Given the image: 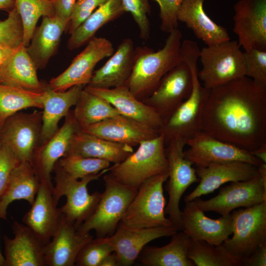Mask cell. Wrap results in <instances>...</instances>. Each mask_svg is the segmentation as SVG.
Returning <instances> with one entry per match:
<instances>
[{
  "mask_svg": "<svg viewBox=\"0 0 266 266\" xmlns=\"http://www.w3.org/2000/svg\"><path fill=\"white\" fill-rule=\"evenodd\" d=\"M202 131L250 152L266 143V89L245 76L210 89Z\"/></svg>",
  "mask_w": 266,
  "mask_h": 266,
  "instance_id": "cell-1",
  "label": "cell"
},
{
  "mask_svg": "<svg viewBox=\"0 0 266 266\" xmlns=\"http://www.w3.org/2000/svg\"><path fill=\"white\" fill-rule=\"evenodd\" d=\"M200 49L197 43L186 39L181 42V59L188 65L192 75L193 87L190 96L165 121L160 130L165 145L171 139L186 140L202 131V114L210 90L201 84L198 77L197 62Z\"/></svg>",
  "mask_w": 266,
  "mask_h": 266,
  "instance_id": "cell-2",
  "label": "cell"
},
{
  "mask_svg": "<svg viewBox=\"0 0 266 266\" xmlns=\"http://www.w3.org/2000/svg\"><path fill=\"white\" fill-rule=\"evenodd\" d=\"M182 34L177 28L169 33L163 47L155 52L147 46L135 48L133 66L126 86L143 101L155 90L163 76L182 61Z\"/></svg>",
  "mask_w": 266,
  "mask_h": 266,
  "instance_id": "cell-3",
  "label": "cell"
},
{
  "mask_svg": "<svg viewBox=\"0 0 266 266\" xmlns=\"http://www.w3.org/2000/svg\"><path fill=\"white\" fill-rule=\"evenodd\" d=\"M125 160L109 168L118 182L137 189L148 178L168 170L164 135L142 141Z\"/></svg>",
  "mask_w": 266,
  "mask_h": 266,
  "instance_id": "cell-4",
  "label": "cell"
},
{
  "mask_svg": "<svg viewBox=\"0 0 266 266\" xmlns=\"http://www.w3.org/2000/svg\"><path fill=\"white\" fill-rule=\"evenodd\" d=\"M103 179L104 190L95 210L77 228L82 233L94 230L97 238L108 237L114 233L137 191L120 183L110 173Z\"/></svg>",
  "mask_w": 266,
  "mask_h": 266,
  "instance_id": "cell-5",
  "label": "cell"
},
{
  "mask_svg": "<svg viewBox=\"0 0 266 266\" xmlns=\"http://www.w3.org/2000/svg\"><path fill=\"white\" fill-rule=\"evenodd\" d=\"M168 177L167 170L145 181L137 189L120 224L132 228L172 226L165 213L163 185Z\"/></svg>",
  "mask_w": 266,
  "mask_h": 266,
  "instance_id": "cell-6",
  "label": "cell"
},
{
  "mask_svg": "<svg viewBox=\"0 0 266 266\" xmlns=\"http://www.w3.org/2000/svg\"><path fill=\"white\" fill-rule=\"evenodd\" d=\"M199 59L202 67L198 71V77L207 89L246 76L244 54L235 40L203 47L200 50Z\"/></svg>",
  "mask_w": 266,
  "mask_h": 266,
  "instance_id": "cell-7",
  "label": "cell"
},
{
  "mask_svg": "<svg viewBox=\"0 0 266 266\" xmlns=\"http://www.w3.org/2000/svg\"><path fill=\"white\" fill-rule=\"evenodd\" d=\"M109 168L79 180L55 165L53 171L55 174V186L52 191L54 200L58 203L62 197H66V203L60 209L66 220L77 228L93 214L101 195L99 192L90 194L88 184L108 172Z\"/></svg>",
  "mask_w": 266,
  "mask_h": 266,
  "instance_id": "cell-8",
  "label": "cell"
},
{
  "mask_svg": "<svg viewBox=\"0 0 266 266\" xmlns=\"http://www.w3.org/2000/svg\"><path fill=\"white\" fill-rule=\"evenodd\" d=\"M186 143L187 140L177 137L170 140L165 147L168 172L166 187L168 201L165 213L168 216L172 226L178 231H182L181 211L179 207L181 199L189 187L200 180L193 165L184 156V148Z\"/></svg>",
  "mask_w": 266,
  "mask_h": 266,
  "instance_id": "cell-9",
  "label": "cell"
},
{
  "mask_svg": "<svg viewBox=\"0 0 266 266\" xmlns=\"http://www.w3.org/2000/svg\"><path fill=\"white\" fill-rule=\"evenodd\" d=\"M232 233L223 245L238 261L249 256L266 242V200L233 210L231 213Z\"/></svg>",
  "mask_w": 266,
  "mask_h": 266,
  "instance_id": "cell-10",
  "label": "cell"
},
{
  "mask_svg": "<svg viewBox=\"0 0 266 266\" xmlns=\"http://www.w3.org/2000/svg\"><path fill=\"white\" fill-rule=\"evenodd\" d=\"M266 200V183L258 173L253 178L243 181L232 182L221 188L217 195L203 200L197 198L190 201L204 212L213 211L227 216L236 208L248 207Z\"/></svg>",
  "mask_w": 266,
  "mask_h": 266,
  "instance_id": "cell-11",
  "label": "cell"
},
{
  "mask_svg": "<svg viewBox=\"0 0 266 266\" xmlns=\"http://www.w3.org/2000/svg\"><path fill=\"white\" fill-rule=\"evenodd\" d=\"M42 125V111L15 113L0 128V142L7 146L20 162L30 163L40 144Z\"/></svg>",
  "mask_w": 266,
  "mask_h": 266,
  "instance_id": "cell-12",
  "label": "cell"
},
{
  "mask_svg": "<svg viewBox=\"0 0 266 266\" xmlns=\"http://www.w3.org/2000/svg\"><path fill=\"white\" fill-rule=\"evenodd\" d=\"M186 145L189 148L184 151V156L196 167L236 161L257 166L263 163L250 152L220 140L202 131L188 139Z\"/></svg>",
  "mask_w": 266,
  "mask_h": 266,
  "instance_id": "cell-13",
  "label": "cell"
},
{
  "mask_svg": "<svg viewBox=\"0 0 266 266\" xmlns=\"http://www.w3.org/2000/svg\"><path fill=\"white\" fill-rule=\"evenodd\" d=\"M87 43L64 71L50 80L48 85L53 90L63 92L75 85L86 86L96 65L114 52L112 43L104 37L95 36Z\"/></svg>",
  "mask_w": 266,
  "mask_h": 266,
  "instance_id": "cell-14",
  "label": "cell"
},
{
  "mask_svg": "<svg viewBox=\"0 0 266 266\" xmlns=\"http://www.w3.org/2000/svg\"><path fill=\"white\" fill-rule=\"evenodd\" d=\"M192 87L191 70L182 60L163 76L155 90L143 102L154 109L165 121L188 98Z\"/></svg>",
  "mask_w": 266,
  "mask_h": 266,
  "instance_id": "cell-15",
  "label": "cell"
},
{
  "mask_svg": "<svg viewBox=\"0 0 266 266\" xmlns=\"http://www.w3.org/2000/svg\"><path fill=\"white\" fill-rule=\"evenodd\" d=\"M233 32L245 51H266V0H238L233 6Z\"/></svg>",
  "mask_w": 266,
  "mask_h": 266,
  "instance_id": "cell-16",
  "label": "cell"
},
{
  "mask_svg": "<svg viewBox=\"0 0 266 266\" xmlns=\"http://www.w3.org/2000/svg\"><path fill=\"white\" fill-rule=\"evenodd\" d=\"M70 110L62 126L47 140L35 149L31 165L39 181L53 187L51 173L57 161L66 156L73 135L80 131Z\"/></svg>",
  "mask_w": 266,
  "mask_h": 266,
  "instance_id": "cell-17",
  "label": "cell"
},
{
  "mask_svg": "<svg viewBox=\"0 0 266 266\" xmlns=\"http://www.w3.org/2000/svg\"><path fill=\"white\" fill-rule=\"evenodd\" d=\"M177 232L172 226L132 228L119 224L113 234L98 238L111 245L119 266H130L148 243L160 237L171 236Z\"/></svg>",
  "mask_w": 266,
  "mask_h": 266,
  "instance_id": "cell-18",
  "label": "cell"
},
{
  "mask_svg": "<svg viewBox=\"0 0 266 266\" xmlns=\"http://www.w3.org/2000/svg\"><path fill=\"white\" fill-rule=\"evenodd\" d=\"M195 169L200 179L199 184L185 197V202L211 193L227 182L247 181L258 173L257 166L236 161L212 164L205 167L197 166Z\"/></svg>",
  "mask_w": 266,
  "mask_h": 266,
  "instance_id": "cell-19",
  "label": "cell"
},
{
  "mask_svg": "<svg viewBox=\"0 0 266 266\" xmlns=\"http://www.w3.org/2000/svg\"><path fill=\"white\" fill-rule=\"evenodd\" d=\"M52 187L41 182L31 207L22 218V222L44 244L48 243L57 232L63 214L55 201Z\"/></svg>",
  "mask_w": 266,
  "mask_h": 266,
  "instance_id": "cell-20",
  "label": "cell"
},
{
  "mask_svg": "<svg viewBox=\"0 0 266 266\" xmlns=\"http://www.w3.org/2000/svg\"><path fill=\"white\" fill-rule=\"evenodd\" d=\"M204 212L190 202H185L181 211L182 231L191 239L216 246L222 244L233 233L231 213L213 219Z\"/></svg>",
  "mask_w": 266,
  "mask_h": 266,
  "instance_id": "cell-21",
  "label": "cell"
},
{
  "mask_svg": "<svg viewBox=\"0 0 266 266\" xmlns=\"http://www.w3.org/2000/svg\"><path fill=\"white\" fill-rule=\"evenodd\" d=\"M100 138L132 146L156 137L160 131L122 115L107 118L81 130Z\"/></svg>",
  "mask_w": 266,
  "mask_h": 266,
  "instance_id": "cell-22",
  "label": "cell"
},
{
  "mask_svg": "<svg viewBox=\"0 0 266 266\" xmlns=\"http://www.w3.org/2000/svg\"><path fill=\"white\" fill-rule=\"evenodd\" d=\"M93 239L89 233H82L63 217L51 240L44 246L46 266H73L82 248Z\"/></svg>",
  "mask_w": 266,
  "mask_h": 266,
  "instance_id": "cell-23",
  "label": "cell"
},
{
  "mask_svg": "<svg viewBox=\"0 0 266 266\" xmlns=\"http://www.w3.org/2000/svg\"><path fill=\"white\" fill-rule=\"evenodd\" d=\"M84 89L106 100L121 115L160 131L164 122L162 118L154 109L137 99L126 85L112 88L86 85Z\"/></svg>",
  "mask_w": 266,
  "mask_h": 266,
  "instance_id": "cell-24",
  "label": "cell"
},
{
  "mask_svg": "<svg viewBox=\"0 0 266 266\" xmlns=\"http://www.w3.org/2000/svg\"><path fill=\"white\" fill-rule=\"evenodd\" d=\"M14 236H3L4 266H46L44 246L25 224L14 221Z\"/></svg>",
  "mask_w": 266,
  "mask_h": 266,
  "instance_id": "cell-25",
  "label": "cell"
},
{
  "mask_svg": "<svg viewBox=\"0 0 266 266\" xmlns=\"http://www.w3.org/2000/svg\"><path fill=\"white\" fill-rule=\"evenodd\" d=\"M135 48L130 38L124 39L105 64L93 72L87 86L112 88L126 85L134 65Z\"/></svg>",
  "mask_w": 266,
  "mask_h": 266,
  "instance_id": "cell-26",
  "label": "cell"
},
{
  "mask_svg": "<svg viewBox=\"0 0 266 266\" xmlns=\"http://www.w3.org/2000/svg\"><path fill=\"white\" fill-rule=\"evenodd\" d=\"M37 67L24 45L15 50L0 66V84L42 92L48 84L38 79Z\"/></svg>",
  "mask_w": 266,
  "mask_h": 266,
  "instance_id": "cell-27",
  "label": "cell"
},
{
  "mask_svg": "<svg viewBox=\"0 0 266 266\" xmlns=\"http://www.w3.org/2000/svg\"><path fill=\"white\" fill-rule=\"evenodd\" d=\"M133 151L132 146L112 142L80 130L73 135L66 156L97 158L116 164L123 161Z\"/></svg>",
  "mask_w": 266,
  "mask_h": 266,
  "instance_id": "cell-28",
  "label": "cell"
},
{
  "mask_svg": "<svg viewBox=\"0 0 266 266\" xmlns=\"http://www.w3.org/2000/svg\"><path fill=\"white\" fill-rule=\"evenodd\" d=\"M68 22L55 15L42 17L36 27L27 51L37 69L44 68L56 52L63 32Z\"/></svg>",
  "mask_w": 266,
  "mask_h": 266,
  "instance_id": "cell-29",
  "label": "cell"
},
{
  "mask_svg": "<svg viewBox=\"0 0 266 266\" xmlns=\"http://www.w3.org/2000/svg\"><path fill=\"white\" fill-rule=\"evenodd\" d=\"M204 0H183L177 13L178 22L184 23L207 46L230 40L226 29L216 24L205 13Z\"/></svg>",
  "mask_w": 266,
  "mask_h": 266,
  "instance_id": "cell-30",
  "label": "cell"
},
{
  "mask_svg": "<svg viewBox=\"0 0 266 266\" xmlns=\"http://www.w3.org/2000/svg\"><path fill=\"white\" fill-rule=\"evenodd\" d=\"M85 86L75 85L68 89L58 92L53 90L48 84L44 91L42 125L40 144L49 139L58 130V123L75 105Z\"/></svg>",
  "mask_w": 266,
  "mask_h": 266,
  "instance_id": "cell-31",
  "label": "cell"
},
{
  "mask_svg": "<svg viewBox=\"0 0 266 266\" xmlns=\"http://www.w3.org/2000/svg\"><path fill=\"white\" fill-rule=\"evenodd\" d=\"M40 182L29 162H21L12 171L0 197V219H6L9 205L24 200L31 205L35 198Z\"/></svg>",
  "mask_w": 266,
  "mask_h": 266,
  "instance_id": "cell-32",
  "label": "cell"
},
{
  "mask_svg": "<svg viewBox=\"0 0 266 266\" xmlns=\"http://www.w3.org/2000/svg\"><path fill=\"white\" fill-rule=\"evenodd\" d=\"M178 232L165 246H145L137 258L139 262L145 266H195L188 256L191 238Z\"/></svg>",
  "mask_w": 266,
  "mask_h": 266,
  "instance_id": "cell-33",
  "label": "cell"
},
{
  "mask_svg": "<svg viewBox=\"0 0 266 266\" xmlns=\"http://www.w3.org/2000/svg\"><path fill=\"white\" fill-rule=\"evenodd\" d=\"M126 12L122 0H107L70 34L67 48L72 50L82 46L95 37L100 28Z\"/></svg>",
  "mask_w": 266,
  "mask_h": 266,
  "instance_id": "cell-34",
  "label": "cell"
},
{
  "mask_svg": "<svg viewBox=\"0 0 266 266\" xmlns=\"http://www.w3.org/2000/svg\"><path fill=\"white\" fill-rule=\"evenodd\" d=\"M72 111L80 130L105 119L121 115L105 100L86 90L84 88Z\"/></svg>",
  "mask_w": 266,
  "mask_h": 266,
  "instance_id": "cell-35",
  "label": "cell"
},
{
  "mask_svg": "<svg viewBox=\"0 0 266 266\" xmlns=\"http://www.w3.org/2000/svg\"><path fill=\"white\" fill-rule=\"evenodd\" d=\"M44 91L34 92L0 84V128L10 116L29 107L43 108Z\"/></svg>",
  "mask_w": 266,
  "mask_h": 266,
  "instance_id": "cell-36",
  "label": "cell"
},
{
  "mask_svg": "<svg viewBox=\"0 0 266 266\" xmlns=\"http://www.w3.org/2000/svg\"><path fill=\"white\" fill-rule=\"evenodd\" d=\"M188 258L195 266H239L238 261L223 245L191 239Z\"/></svg>",
  "mask_w": 266,
  "mask_h": 266,
  "instance_id": "cell-37",
  "label": "cell"
},
{
  "mask_svg": "<svg viewBox=\"0 0 266 266\" xmlns=\"http://www.w3.org/2000/svg\"><path fill=\"white\" fill-rule=\"evenodd\" d=\"M14 7L19 13L23 25V44L27 47L41 17L55 15L51 0H14Z\"/></svg>",
  "mask_w": 266,
  "mask_h": 266,
  "instance_id": "cell-38",
  "label": "cell"
},
{
  "mask_svg": "<svg viewBox=\"0 0 266 266\" xmlns=\"http://www.w3.org/2000/svg\"><path fill=\"white\" fill-rule=\"evenodd\" d=\"M55 165L72 177L79 179L108 168L110 163L102 159L71 155L61 158Z\"/></svg>",
  "mask_w": 266,
  "mask_h": 266,
  "instance_id": "cell-39",
  "label": "cell"
},
{
  "mask_svg": "<svg viewBox=\"0 0 266 266\" xmlns=\"http://www.w3.org/2000/svg\"><path fill=\"white\" fill-rule=\"evenodd\" d=\"M23 28L20 16L14 7L6 19L0 21V44L15 49L23 44Z\"/></svg>",
  "mask_w": 266,
  "mask_h": 266,
  "instance_id": "cell-40",
  "label": "cell"
},
{
  "mask_svg": "<svg viewBox=\"0 0 266 266\" xmlns=\"http://www.w3.org/2000/svg\"><path fill=\"white\" fill-rule=\"evenodd\" d=\"M113 252L108 243L96 238L87 243L80 250L75 265L78 266H99L101 261Z\"/></svg>",
  "mask_w": 266,
  "mask_h": 266,
  "instance_id": "cell-41",
  "label": "cell"
},
{
  "mask_svg": "<svg viewBox=\"0 0 266 266\" xmlns=\"http://www.w3.org/2000/svg\"><path fill=\"white\" fill-rule=\"evenodd\" d=\"M246 76L266 89V51L254 49L243 52Z\"/></svg>",
  "mask_w": 266,
  "mask_h": 266,
  "instance_id": "cell-42",
  "label": "cell"
},
{
  "mask_svg": "<svg viewBox=\"0 0 266 266\" xmlns=\"http://www.w3.org/2000/svg\"><path fill=\"white\" fill-rule=\"evenodd\" d=\"M126 12H130L139 30V36L144 40L149 38L150 23L148 16L151 13L148 0H122Z\"/></svg>",
  "mask_w": 266,
  "mask_h": 266,
  "instance_id": "cell-43",
  "label": "cell"
},
{
  "mask_svg": "<svg viewBox=\"0 0 266 266\" xmlns=\"http://www.w3.org/2000/svg\"><path fill=\"white\" fill-rule=\"evenodd\" d=\"M107 0H76L67 28L71 34L98 7Z\"/></svg>",
  "mask_w": 266,
  "mask_h": 266,
  "instance_id": "cell-44",
  "label": "cell"
},
{
  "mask_svg": "<svg viewBox=\"0 0 266 266\" xmlns=\"http://www.w3.org/2000/svg\"><path fill=\"white\" fill-rule=\"evenodd\" d=\"M160 7L161 30L169 33L177 28V13L183 0H153Z\"/></svg>",
  "mask_w": 266,
  "mask_h": 266,
  "instance_id": "cell-45",
  "label": "cell"
},
{
  "mask_svg": "<svg viewBox=\"0 0 266 266\" xmlns=\"http://www.w3.org/2000/svg\"><path fill=\"white\" fill-rule=\"evenodd\" d=\"M21 162L6 145L0 142V197L14 168Z\"/></svg>",
  "mask_w": 266,
  "mask_h": 266,
  "instance_id": "cell-46",
  "label": "cell"
},
{
  "mask_svg": "<svg viewBox=\"0 0 266 266\" xmlns=\"http://www.w3.org/2000/svg\"><path fill=\"white\" fill-rule=\"evenodd\" d=\"M266 242L260 245L247 257L240 261L239 266H266Z\"/></svg>",
  "mask_w": 266,
  "mask_h": 266,
  "instance_id": "cell-47",
  "label": "cell"
},
{
  "mask_svg": "<svg viewBox=\"0 0 266 266\" xmlns=\"http://www.w3.org/2000/svg\"><path fill=\"white\" fill-rule=\"evenodd\" d=\"M55 15L69 22L76 0H51Z\"/></svg>",
  "mask_w": 266,
  "mask_h": 266,
  "instance_id": "cell-48",
  "label": "cell"
},
{
  "mask_svg": "<svg viewBox=\"0 0 266 266\" xmlns=\"http://www.w3.org/2000/svg\"><path fill=\"white\" fill-rule=\"evenodd\" d=\"M119 262L116 254L113 252L107 255L101 261L99 266H119Z\"/></svg>",
  "mask_w": 266,
  "mask_h": 266,
  "instance_id": "cell-49",
  "label": "cell"
},
{
  "mask_svg": "<svg viewBox=\"0 0 266 266\" xmlns=\"http://www.w3.org/2000/svg\"><path fill=\"white\" fill-rule=\"evenodd\" d=\"M15 49L0 44V66L7 60Z\"/></svg>",
  "mask_w": 266,
  "mask_h": 266,
  "instance_id": "cell-50",
  "label": "cell"
},
{
  "mask_svg": "<svg viewBox=\"0 0 266 266\" xmlns=\"http://www.w3.org/2000/svg\"><path fill=\"white\" fill-rule=\"evenodd\" d=\"M250 153L262 162L266 164V143L262 145Z\"/></svg>",
  "mask_w": 266,
  "mask_h": 266,
  "instance_id": "cell-51",
  "label": "cell"
},
{
  "mask_svg": "<svg viewBox=\"0 0 266 266\" xmlns=\"http://www.w3.org/2000/svg\"><path fill=\"white\" fill-rule=\"evenodd\" d=\"M14 7V0H0V10L9 11Z\"/></svg>",
  "mask_w": 266,
  "mask_h": 266,
  "instance_id": "cell-52",
  "label": "cell"
},
{
  "mask_svg": "<svg viewBox=\"0 0 266 266\" xmlns=\"http://www.w3.org/2000/svg\"><path fill=\"white\" fill-rule=\"evenodd\" d=\"M5 259L0 250V266H4Z\"/></svg>",
  "mask_w": 266,
  "mask_h": 266,
  "instance_id": "cell-53",
  "label": "cell"
}]
</instances>
